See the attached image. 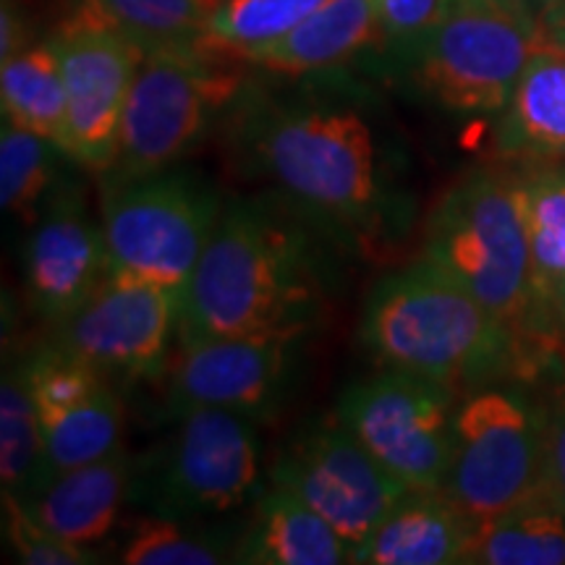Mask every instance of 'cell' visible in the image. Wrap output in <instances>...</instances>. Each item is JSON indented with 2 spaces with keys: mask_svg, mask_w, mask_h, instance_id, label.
I'll list each match as a JSON object with an SVG mask.
<instances>
[{
  "mask_svg": "<svg viewBox=\"0 0 565 565\" xmlns=\"http://www.w3.org/2000/svg\"><path fill=\"white\" fill-rule=\"evenodd\" d=\"M242 92V76L207 51L147 53L126 100L118 152L105 186L168 171L204 139L212 121Z\"/></svg>",
  "mask_w": 565,
  "mask_h": 565,
  "instance_id": "5",
  "label": "cell"
},
{
  "mask_svg": "<svg viewBox=\"0 0 565 565\" xmlns=\"http://www.w3.org/2000/svg\"><path fill=\"white\" fill-rule=\"evenodd\" d=\"M545 42V51L565 53V0H519Z\"/></svg>",
  "mask_w": 565,
  "mask_h": 565,
  "instance_id": "33",
  "label": "cell"
},
{
  "mask_svg": "<svg viewBox=\"0 0 565 565\" xmlns=\"http://www.w3.org/2000/svg\"><path fill=\"white\" fill-rule=\"evenodd\" d=\"M238 563L252 565H341L351 547L312 505L275 484L257 498V515L236 550Z\"/></svg>",
  "mask_w": 565,
  "mask_h": 565,
  "instance_id": "19",
  "label": "cell"
},
{
  "mask_svg": "<svg viewBox=\"0 0 565 565\" xmlns=\"http://www.w3.org/2000/svg\"><path fill=\"white\" fill-rule=\"evenodd\" d=\"M450 0H377L380 34L414 53L429 30L440 21Z\"/></svg>",
  "mask_w": 565,
  "mask_h": 565,
  "instance_id": "31",
  "label": "cell"
},
{
  "mask_svg": "<svg viewBox=\"0 0 565 565\" xmlns=\"http://www.w3.org/2000/svg\"><path fill=\"white\" fill-rule=\"evenodd\" d=\"M273 482L291 490L349 542L353 550L370 540L408 487L380 466L335 414L303 427L273 466Z\"/></svg>",
  "mask_w": 565,
  "mask_h": 565,
  "instance_id": "11",
  "label": "cell"
},
{
  "mask_svg": "<svg viewBox=\"0 0 565 565\" xmlns=\"http://www.w3.org/2000/svg\"><path fill=\"white\" fill-rule=\"evenodd\" d=\"M40 424L45 435L47 477H51L121 450L126 408L121 395L108 383L84 404Z\"/></svg>",
  "mask_w": 565,
  "mask_h": 565,
  "instance_id": "26",
  "label": "cell"
},
{
  "mask_svg": "<svg viewBox=\"0 0 565 565\" xmlns=\"http://www.w3.org/2000/svg\"><path fill=\"white\" fill-rule=\"evenodd\" d=\"M322 301L320 254L299 223L257 202H233L183 291L179 335H307Z\"/></svg>",
  "mask_w": 565,
  "mask_h": 565,
  "instance_id": "1",
  "label": "cell"
},
{
  "mask_svg": "<svg viewBox=\"0 0 565 565\" xmlns=\"http://www.w3.org/2000/svg\"><path fill=\"white\" fill-rule=\"evenodd\" d=\"M335 419L412 492H443L456 450L448 385L385 370L345 387Z\"/></svg>",
  "mask_w": 565,
  "mask_h": 565,
  "instance_id": "9",
  "label": "cell"
},
{
  "mask_svg": "<svg viewBox=\"0 0 565 565\" xmlns=\"http://www.w3.org/2000/svg\"><path fill=\"white\" fill-rule=\"evenodd\" d=\"M456 450L445 494L475 521L542 498L547 412L513 387H482L456 408Z\"/></svg>",
  "mask_w": 565,
  "mask_h": 565,
  "instance_id": "8",
  "label": "cell"
},
{
  "mask_svg": "<svg viewBox=\"0 0 565 565\" xmlns=\"http://www.w3.org/2000/svg\"><path fill=\"white\" fill-rule=\"evenodd\" d=\"M110 273L103 223L92 221L76 183H63L24 249V282L32 309L61 324L95 296Z\"/></svg>",
  "mask_w": 565,
  "mask_h": 565,
  "instance_id": "15",
  "label": "cell"
},
{
  "mask_svg": "<svg viewBox=\"0 0 565 565\" xmlns=\"http://www.w3.org/2000/svg\"><path fill=\"white\" fill-rule=\"evenodd\" d=\"M324 0H221L210 17L202 47L215 55L249 61L296 30Z\"/></svg>",
  "mask_w": 565,
  "mask_h": 565,
  "instance_id": "28",
  "label": "cell"
},
{
  "mask_svg": "<svg viewBox=\"0 0 565 565\" xmlns=\"http://www.w3.org/2000/svg\"><path fill=\"white\" fill-rule=\"evenodd\" d=\"M131 461L121 450L76 469L58 471L19 498L51 532L74 545L92 547L116 526L124 500L129 498Z\"/></svg>",
  "mask_w": 565,
  "mask_h": 565,
  "instance_id": "16",
  "label": "cell"
},
{
  "mask_svg": "<svg viewBox=\"0 0 565 565\" xmlns=\"http://www.w3.org/2000/svg\"><path fill=\"white\" fill-rule=\"evenodd\" d=\"M47 477V450L40 414L21 364L6 366L0 383V482L3 492L26 498Z\"/></svg>",
  "mask_w": 565,
  "mask_h": 565,
  "instance_id": "27",
  "label": "cell"
},
{
  "mask_svg": "<svg viewBox=\"0 0 565 565\" xmlns=\"http://www.w3.org/2000/svg\"><path fill=\"white\" fill-rule=\"evenodd\" d=\"M301 333L231 335L181 341V356L168 385L173 414L225 408L265 422L282 404L299 364Z\"/></svg>",
  "mask_w": 565,
  "mask_h": 565,
  "instance_id": "14",
  "label": "cell"
},
{
  "mask_svg": "<svg viewBox=\"0 0 565 565\" xmlns=\"http://www.w3.org/2000/svg\"><path fill=\"white\" fill-rule=\"evenodd\" d=\"M545 42L519 0H450L412 53L416 82L454 113H500Z\"/></svg>",
  "mask_w": 565,
  "mask_h": 565,
  "instance_id": "6",
  "label": "cell"
},
{
  "mask_svg": "<svg viewBox=\"0 0 565 565\" xmlns=\"http://www.w3.org/2000/svg\"><path fill=\"white\" fill-rule=\"evenodd\" d=\"M152 466L145 492L158 515L210 519L249 503L259 487L257 422L225 408H189Z\"/></svg>",
  "mask_w": 565,
  "mask_h": 565,
  "instance_id": "10",
  "label": "cell"
},
{
  "mask_svg": "<svg viewBox=\"0 0 565 565\" xmlns=\"http://www.w3.org/2000/svg\"><path fill=\"white\" fill-rule=\"evenodd\" d=\"M424 257L513 330L532 328V265L515 175L477 171L450 186L427 221Z\"/></svg>",
  "mask_w": 565,
  "mask_h": 565,
  "instance_id": "4",
  "label": "cell"
},
{
  "mask_svg": "<svg viewBox=\"0 0 565 565\" xmlns=\"http://www.w3.org/2000/svg\"><path fill=\"white\" fill-rule=\"evenodd\" d=\"M542 494L565 513V398L547 412L545 437V482Z\"/></svg>",
  "mask_w": 565,
  "mask_h": 565,
  "instance_id": "32",
  "label": "cell"
},
{
  "mask_svg": "<svg viewBox=\"0 0 565 565\" xmlns=\"http://www.w3.org/2000/svg\"><path fill=\"white\" fill-rule=\"evenodd\" d=\"M466 563L565 565V513L542 498L477 529Z\"/></svg>",
  "mask_w": 565,
  "mask_h": 565,
  "instance_id": "24",
  "label": "cell"
},
{
  "mask_svg": "<svg viewBox=\"0 0 565 565\" xmlns=\"http://www.w3.org/2000/svg\"><path fill=\"white\" fill-rule=\"evenodd\" d=\"M380 34L377 0H324L296 30L249 58L273 74H315L349 61Z\"/></svg>",
  "mask_w": 565,
  "mask_h": 565,
  "instance_id": "20",
  "label": "cell"
},
{
  "mask_svg": "<svg viewBox=\"0 0 565 565\" xmlns=\"http://www.w3.org/2000/svg\"><path fill=\"white\" fill-rule=\"evenodd\" d=\"M51 42L66 84V152L103 175L116 160L126 100L145 51L82 9L63 21Z\"/></svg>",
  "mask_w": 565,
  "mask_h": 565,
  "instance_id": "12",
  "label": "cell"
},
{
  "mask_svg": "<svg viewBox=\"0 0 565 565\" xmlns=\"http://www.w3.org/2000/svg\"><path fill=\"white\" fill-rule=\"evenodd\" d=\"M500 113L498 150L508 158H565V53H536Z\"/></svg>",
  "mask_w": 565,
  "mask_h": 565,
  "instance_id": "21",
  "label": "cell"
},
{
  "mask_svg": "<svg viewBox=\"0 0 565 565\" xmlns=\"http://www.w3.org/2000/svg\"><path fill=\"white\" fill-rule=\"evenodd\" d=\"M534 315L529 333L565 328V168H540L519 179Z\"/></svg>",
  "mask_w": 565,
  "mask_h": 565,
  "instance_id": "18",
  "label": "cell"
},
{
  "mask_svg": "<svg viewBox=\"0 0 565 565\" xmlns=\"http://www.w3.org/2000/svg\"><path fill=\"white\" fill-rule=\"evenodd\" d=\"M24 47H30L24 13H21L17 0H3V11H0V61L11 58Z\"/></svg>",
  "mask_w": 565,
  "mask_h": 565,
  "instance_id": "34",
  "label": "cell"
},
{
  "mask_svg": "<svg viewBox=\"0 0 565 565\" xmlns=\"http://www.w3.org/2000/svg\"><path fill=\"white\" fill-rule=\"evenodd\" d=\"M68 158L55 141L3 121L0 134V202L9 215L34 225L63 183L61 162ZM71 160V158H68Z\"/></svg>",
  "mask_w": 565,
  "mask_h": 565,
  "instance_id": "25",
  "label": "cell"
},
{
  "mask_svg": "<svg viewBox=\"0 0 565 565\" xmlns=\"http://www.w3.org/2000/svg\"><path fill=\"white\" fill-rule=\"evenodd\" d=\"M252 160L286 200L343 236L366 238L391 210L372 126L351 108H275L246 131Z\"/></svg>",
  "mask_w": 565,
  "mask_h": 565,
  "instance_id": "3",
  "label": "cell"
},
{
  "mask_svg": "<svg viewBox=\"0 0 565 565\" xmlns=\"http://www.w3.org/2000/svg\"><path fill=\"white\" fill-rule=\"evenodd\" d=\"M477 524L445 492H408L364 545L353 563L450 565L466 563Z\"/></svg>",
  "mask_w": 565,
  "mask_h": 565,
  "instance_id": "17",
  "label": "cell"
},
{
  "mask_svg": "<svg viewBox=\"0 0 565 565\" xmlns=\"http://www.w3.org/2000/svg\"><path fill=\"white\" fill-rule=\"evenodd\" d=\"M3 121L61 145L68 141V103L53 42H40L0 63Z\"/></svg>",
  "mask_w": 565,
  "mask_h": 565,
  "instance_id": "22",
  "label": "cell"
},
{
  "mask_svg": "<svg viewBox=\"0 0 565 565\" xmlns=\"http://www.w3.org/2000/svg\"><path fill=\"white\" fill-rule=\"evenodd\" d=\"M223 204L194 173L160 171L105 186L103 236L110 273L168 288L183 299Z\"/></svg>",
  "mask_w": 565,
  "mask_h": 565,
  "instance_id": "7",
  "label": "cell"
},
{
  "mask_svg": "<svg viewBox=\"0 0 565 565\" xmlns=\"http://www.w3.org/2000/svg\"><path fill=\"white\" fill-rule=\"evenodd\" d=\"M179 324V294L108 273L79 312L58 324L55 343L79 353L108 380H150L166 366Z\"/></svg>",
  "mask_w": 565,
  "mask_h": 565,
  "instance_id": "13",
  "label": "cell"
},
{
  "mask_svg": "<svg viewBox=\"0 0 565 565\" xmlns=\"http://www.w3.org/2000/svg\"><path fill=\"white\" fill-rule=\"evenodd\" d=\"M3 532L17 553L19 563L26 565H89L97 563L92 547L74 545L63 540L30 513L17 494L3 492Z\"/></svg>",
  "mask_w": 565,
  "mask_h": 565,
  "instance_id": "30",
  "label": "cell"
},
{
  "mask_svg": "<svg viewBox=\"0 0 565 565\" xmlns=\"http://www.w3.org/2000/svg\"><path fill=\"white\" fill-rule=\"evenodd\" d=\"M215 536L200 532L189 521L150 515L141 519L121 550L124 565H217L228 561Z\"/></svg>",
  "mask_w": 565,
  "mask_h": 565,
  "instance_id": "29",
  "label": "cell"
},
{
  "mask_svg": "<svg viewBox=\"0 0 565 565\" xmlns=\"http://www.w3.org/2000/svg\"><path fill=\"white\" fill-rule=\"evenodd\" d=\"M221 0H82L79 9L139 51H204V32Z\"/></svg>",
  "mask_w": 565,
  "mask_h": 565,
  "instance_id": "23",
  "label": "cell"
},
{
  "mask_svg": "<svg viewBox=\"0 0 565 565\" xmlns=\"http://www.w3.org/2000/svg\"><path fill=\"white\" fill-rule=\"evenodd\" d=\"M362 343L385 370L479 385L515 362V330L429 257L387 273L364 301Z\"/></svg>",
  "mask_w": 565,
  "mask_h": 565,
  "instance_id": "2",
  "label": "cell"
}]
</instances>
